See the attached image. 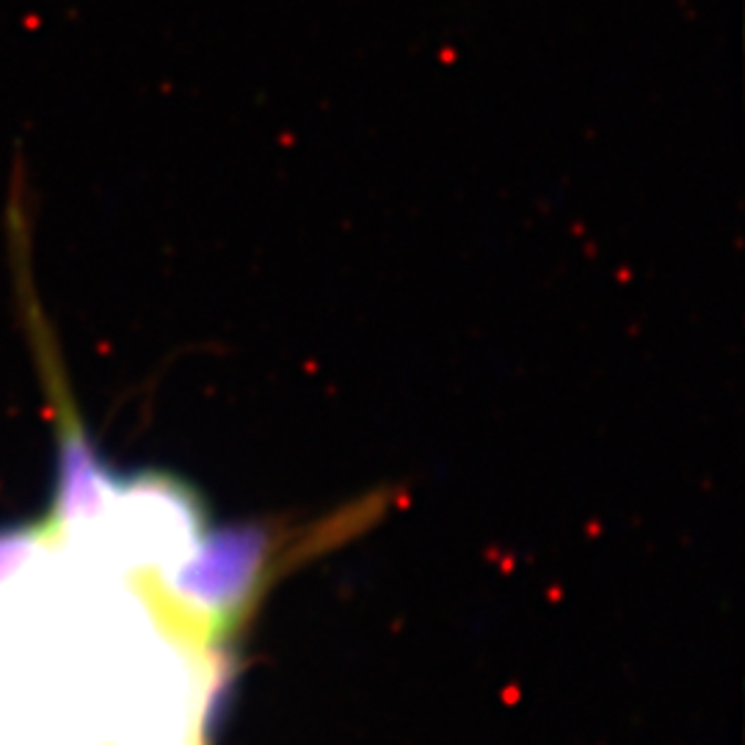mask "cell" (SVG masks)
Here are the masks:
<instances>
[{"instance_id": "6da1fadb", "label": "cell", "mask_w": 745, "mask_h": 745, "mask_svg": "<svg viewBox=\"0 0 745 745\" xmlns=\"http://www.w3.org/2000/svg\"><path fill=\"white\" fill-rule=\"evenodd\" d=\"M125 602L50 519L0 528V745H207L216 613Z\"/></svg>"}]
</instances>
